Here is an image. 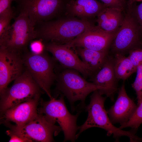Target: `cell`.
I'll return each instance as SVG.
<instances>
[{
    "mask_svg": "<svg viewBox=\"0 0 142 142\" xmlns=\"http://www.w3.org/2000/svg\"><path fill=\"white\" fill-rule=\"evenodd\" d=\"M92 24L85 20L61 19L42 22L37 24L35 29L37 38L46 42L64 44L83 33Z\"/></svg>",
    "mask_w": 142,
    "mask_h": 142,
    "instance_id": "cell-1",
    "label": "cell"
},
{
    "mask_svg": "<svg viewBox=\"0 0 142 142\" xmlns=\"http://www.w3.org/2000/svg\"><path fill=\"white\" fill-rule=\"evenodd\" d=\"M106 99V97L102 96L98 90L93 92L91 96L90 103L85 107V110L88 113V118L83 125L79 126V131L76 135V139L82 133L87 129L97 127L104 129L108 131V135L113 134L116 138L126 136L129 138L130 141H141L142 138L136 135V131L124 130L113 125L104 108Z\"/></svg>",
    "mask_w": 142,
    "mask_h": 142,
    "instance_id": "cell-2",
    "label": "cell"
},
{
    "mask_svg": "<svg viewBox=\"0 0 142 142\" xmlns=\"http://www.w3.org/2000/svg\"><path fill=\"white\" fill-rule=\"evenodd\" d=\"M20 12L14 22L0 36V47L22 54L28 50L29 44L37 36L27 14Z\"/></svg>",
    "mask_w": 142,
    "mask_h": 142,
    "instance_id": "cell-3",
    "label": "cell"
},
{
    "mask_svg": "<svg viewBox=\"0 0 142 142\" xmlns=\"http://www.w3.org/2000/svg\"><path fill=\"white\" fill-rule=\"evenodd\" d=\"M132 1L128 4L123 21L110 46L116 54L124 55L134 49L142 48V28L134 13Z\"/></svg>",
    "mask_w": 142,
    "mask_h": 142,
    "instance_id": "cell-4",
    "label": "cell"
},
{
    "mask_svg": "<svg viewBox=\"0 0 142 142\" xmlns=\"http://www.w3.org/2000/svg\"><path fill=\"white\" fill-rule=\"evenodd\" d=\"M22 57L25 69L40 88L51 98L50 88L56 78L54 71V58L50 57L45 52L37 54L28 50L23 53Z\"/></svg>",
    "mask_w": 142,
    "mask_h": 142,
    "instance_id": "cell-5",
    "label": "cell"
},
{
    "mask_svg": "<svg viewBox=\"0 0 142 142\" xmlns=\"http://www.w3.org/2000/svg\"><path fill=\"white\" fill-rule=\"evenodd\" d=\"M64 95H61L57 99L52 97L49 101L42 103L38 113L44 115L47 118L59 123L64 135V141L72 142L76 139V133L79 129L76 121L79 113L73 115L68 111L66 106Z\"/></svg>",
    "mask_w": 142,
    "mask_h": 142,
    "instance_id": "cell-6",
    "label": "cell"
},
{
    "mask_svg": "<svg viewBox=\"0 0 142 142\" xmlns=\"http://www.w3.org/2000/svg\"><path fill=\"white\" fill-rule=\"evenodd\" d=\"M41 89L25 69L23 73L15 80L13 85L0 94L1 111L26 101L40 93Z\"/></svg>",
    "mask_w": 142,
    "mask_h": 142,
    "instance_id": "cell-7",
    "label": "cell"
},
{
    "mask_svg": "<svg viewBox=\"0 0 142 142\" xmlns=\"http://www.w3.org/2000/svg\"><path fill=\"white\" fill-rule=\"evenodd\" d=\"M57 87L71 104L77 100L84 101L90 93L102 89L93 83L87 81L75 70L66 68L56 75Z\"/></svg>",
    "mask_w": 142,
    "mask_h": 142,
    "instance_id": "cell-8",
    "label": "cell"
},
{
    "mask_svg": "<svg viewBox=\"0 0 142 142\" xmlns=\"http://www.w3.org/2000/svg\"><path fill=\"white\" fill-rule=\"evenodd\" d=\"M4 122L13 133L32 142L52 141L53 135L56 136L62 130L60 126L54 125L55 122L39 113L30 121L22 125H12L8 121Z\"/></svg>",
    "mask_w": 142,
    "mask_h": 142,
    "instance_id": "cell-9",
    "label": "cell"
},
{
    "mask_svg": "<svg viewBox=\"0 0 142 142\" xmlns=\"http://www.w3.org/2000/svg\"><path fill=\"white\" fill-rule=\"evenodd\" d=\"M20 11L28 15L35 26L57 16L63 6V0H14Z\"/></svg>",
    "mask_w": 142,
    "mask_h": 142,
    "instance_id": "cell-10",
    "label": "cell"
},
{
    "mask_svg": "<svg viewBox=\"0 0 142 142\" xmlns=\"http://www.w3.org/2000/svg\"><path fill=\"white\" fill-rule=\"evenodd\" d=\"M117 31L108 32L92 24L83 33L71 41L64 44L70 48L81 47L96 51L108 52Z\"/></svg>",
    "mask_w": 142,
    "mask_h": 142,
    "instance_id": "cell-11",
    "label": "cell"
},
{
    "mask_svg": "<svg viewBox=\"0 0 142 142\" xmlns=\"http://www.w3.org/2000/svg\"><path fill=\"white\" fill-rule=\"evenodd\" d=\"M25 69L22 54L0 47V93Z\"/></svg>",
    "mask_w": 142,
    "mask_h": 142,
    "instance_id": "cell-12",
    "label": "cell"
},
{
    "mask_svg": "<svg viewBox=\"0 0 142 142\" xmlns=\"http://www.w3.org/2000/svg\"><path fill=\"white\" fill-rule=\"evenodd\" d=\"M45 50L52 53L54 59L65 69L75 70L80 73L85 79L93 75L91 72L70 48L64 44L51 42L45 43Z\"/></svg>",
    "mask_w": 142,
    "mask_h": 142,
    "instance_id": "cell-13",
    "label": "cell"
},
{
    "mask_svg": "<svg viewBox=\"0 0 142 142\" xmlns=\"http://www.w3.org/2000/svg\"><path fill=\"white\" fill-rule=\"evenodd\" d=\"M113 67V58L108 56L101 69L89 80L96 85L101 87L99 90L102 95H105L114 100L115 94L118 90L117 81Z\"/></svg>",
    "mask_w": 142,
    "mask_h": 142,
    "instance_id": "cell-14",
    "label": "cell"
},
{
    "mask_svg": "<svg viewBox=\"0 0 142 142\" xmlns=\"http://www.w3.org/2000/svg\"><path fill=\"white\" fill-rule=\"evenodd\" d=\"M118 90L116 100L108 110V113L113 124L118 123L121 125L131 118L138 105L127 95L124 84Z\"/></svg>",
    "mask_w": 142,
    "mask_h": 142,
    "instance_id": "cell-15",
    "label": "cell"
},
{
    "mask_svg": "<svg viewBox=\"0 0 142 142\" xmlns=\"http://www.w3.org/2000/svg\"><path fill=\"white\" fill-rule=\"evenodd\" d=\"M40 93L29 100L8 109L3 113L2 118L4 121H12L16 125H24L34 119L38 115L37 106Z\"/></svg>",
    "mask_w": 142,
    "mask_h": 142,
    "instance_id": "cell-16",
    "label": "cell"
},
{
    "mask_svg": "<svg viewBox=\"0 0 142 142\" xmlns=\"http://www.w3.org/2000/svg\"><path fill=\"white\" fill-rule=\"evenodd\" d=\"M75 53L90 70L93 75L102 67L108 56V52L96 51L81 47L75 48Z\"/></svg>",
    "mask_w": 142,
    "mask_h": 142,
    "instance_id": "cell-17",
    "label": "cell"
},
{
    "mask_svg": "<svg viewBox=\"0 0 142 142\" xmlns=\"http://www.w3.org/2000/svg\"><path fill=\"white\" fill-rule=\"evenodd\" d=\"M113 67L116 78L123 80L136 72L137 70L128 57L121 54H115L113 58Z\"/></svg>",
    "mask_w": 142,
    "mask_h": 142,
    "instance_id": "cell-18",
    "label": "cell"
},
{
    "mask_svg": "<svg viewBox=\"0 0 142 142\" xmlns=\"http://www.w3.org/2000/svg\"><path fill=\"white\" fill-rule=\"evenodd\" d=\"M123 10L111 8V13L105 21L98 23V26L106 31L112 32L117 31L121 25L124 18Z\"/></svg>",
    "mask_w": 142,
    "mask_h": 142,
    "instance_id": "cell-19",
    "label": "cell"
},
{
    "mask_svg": "<svg viewBox=\"0 0 142 142\" xmlns=\"http://www.w3.org/2000/svg\"><path fill=\"white\" fill-rule=\"evenodd\" d=\"M78 4L83 6L85 17H92L98 15L107 7L103 3L96 0H76Z\"/></svg>",
    "mask_w": 142,
    "mask_h": 142,
    "instance_id": "cell-20",
    "label": "cell"
},
{
    "mask_svg": "<svg viewBox=\"0 0 142 142\" xmlns=\"http://www.w3.org/2000/svg\"><path fill=\"white\" fill-rule=\"evenodd\" d=\"M142 124V102L138 106L132 116L126 123L121 125L119 128L122 129L130 127L136 130Z\"/></svg>",
    "mask_w": 142,
    "mask_h": 142,
    "instance_id": "cell-21",
    "label": "cell"
},
{
    "mask_svg": "<svg viewBox=\"0 0 142 142\" xmlns=\"http://www.w3.org/2000/svg\"><path fill=\"white\" fill-rule=\"evenodd\" d=\"M136 72L135 79L131 85L136 92L138 105L142 102V64L137 67Z\"/></svg>",
    "mask_w": 142,
    "mask_h": 142,
    "instance_id": "cell-22",
    "label": "cell"
},
{
    "mask_svg": "<svg viewBox=\"0 0 142 142\" xmlns=\"http://www.w3.org/2000/svg\"><path fill=\"white\" fill-rule=\"evenodd\" d=\"M69 11L72 15L79 17H85V14L83 6L77 4L75 0L71 1L67 5Z\"/></svg>",
    "mask_w": 142,
    "mask_h": 142,
    "instance_id": "cell-23",
    "label": "cell"
},
{
    "mask_svg": "<svg viewBox=\"0 0 142 142\" xmlns=\"http://www.w3.org/2000/svg\"><path fill=\"white\" fill-rule=\"evenodd\" d=\"M14 17L13 11L0 15V36L9 26L11 20Z\"/></svg>",
    "mask_w": 142,
    "mask_h": 142,
    "instance_id": "cell-24",
    "label": "cell"
},
{
    "mask_svg": "<svg viewBox=\"0 0 142 142\" xmlns=\"http://www.w3.org/2000/svg\"><path fill=\"white\" fill-rule=\"evenodd\" d=\"M128 56L134 66L137 67L142 64V48L134 49L130 51Z\"/></svg>",
    "mask_w": 142,
    "mask_h": 142,
    "instance_id": "cell-25",
    "label": "cell"
},
{
    "mask_svg": "<svg viewBox=\"0 0 142 142\" xmlns=\"http://www.w3.org/2000/svg\"><path fill=\"white\" fill-rule=\"evenodd\" d=\"M30 48L31 52L36 54H41L45 52V44L41 39L32 41L31 42Z\"/></svg>",
    "mask_w": 142,
    "mask_h": 142,
    "instance_id": "cell-26",
    "label": "cell"
},
{
    "mask_svg": "<svg viewBox=\"0 0 142 142\" xmlns=\"http://www.w3.org/2000/svg\"><path fill=\"white\" fill-rule=\"evenodd\" d=\"M107 7L122 10L126 5L125 0H100Z\"/></svg>",
    "mask_w": 142,
    "mask_h": 142,
    "instance_id": "cell-27",
    "label": "cell"
},
{
    "mask_svg": "<svg viewBox=\"0 0 142 142\" xmlns=\"http://www.w3.org/2000/svg\"><path fill=\"white\" fill-rule=\"evenodd\" d=\"M14 0H0V15L13 12L11 7L12 2Z\"/></svg>",
    "mask_w": 142,
    "mask_h": 142,
    "instance_id": "cell-28",
    "label": "cell"
},
{
    "mask_svg": "<svg viewBox=\"0 0 142 142\" xmlns=\"http://www.w3.org/2000/svg\"><path fill=\"white\" fill-rule=\"evenodd\" d=\"M6 133L10 137L9 142H31V140L19 136L13 133L11 130H7Z\"/></svg>",
    "mask_w": 142,
    "mask_h": 142,
    "instance_id": "cell-29",
    "label": "cell"
},
{
    "mask_svg": "<svg viewBox=\"0 0 142 142\" xmlns=\"http://www.w3.org/2000/svg\"><path fill=\"white\" fill-rule=\"evenodd\" d=\"M133 9L135 16L142 28V2L138 6L134 5Z\"/></svg>",
    "mask_w": 142,
    "mask_h": 142,
    "instance_id": "cell-30",
    "label": "cell"
},
{
    "mask_svg": "<svg viewBox=\"0 0 142 142\" xmlns=\"http://www.w3.org/2000/svg\"><path fill=\"white\" fill-rule=\"evenodd\" d=\"M137 0V1H142V0Z\"/></svg>",
    "mask_w": 142,
    "mask_h": 142,
    "instance_id": "cell-31",
    "label": "cell"
}]
</instances>
